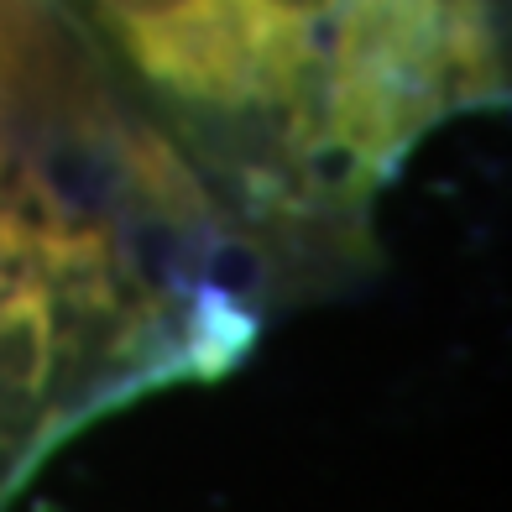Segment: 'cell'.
I'll return each instance as SVG.
<instances>
[{
    "instance_id": "6da1fadb",
    "label": "cell",
    "mask_w": 512,
    "mask_h": 512,
    "mask_svg": "<svg viewBox=\"0 0 512 512\" xmlns=\"http://www.w3.org/2000/svg\"><path fill=\"white\" fill-rule=\"evenodd\" d=\"M157 84L230 100L256 79L236 0H84Z\"/></svg>"
},
{
    "instance_id": "7a4b0ae2",
    "label": "cell",
    "mask_w": 512,
    "mask_h": 512,
    "mask_svg": "<svg viewBox=\"0 0 512 512\" xmlns=\"http://www.w3.org/2000/svg\"><path fill=\"white\" fill-rule=\"evenodd\" d=\"M53 324L42 288L0 298V434H16L32 424L37 398L53 377Z\"/></svg>"
}]
</instances>
